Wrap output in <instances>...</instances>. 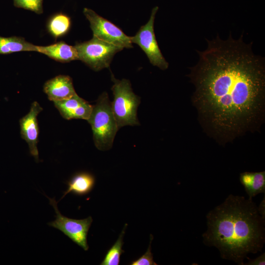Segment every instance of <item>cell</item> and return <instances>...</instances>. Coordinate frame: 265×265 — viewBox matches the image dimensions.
<instances>
[{"instance_id":"1","label":"cell","mask_w":265,"mask_h":265,"mask_svg":"<svg viewBox=\"0 0 265 265\" xmlns=\"http://www.w3.org/2000/svg\"><path fill=\"white\" fill-rule=\"evenodd\" d=\"M243 38L207 40L188 75L202 125L223 143L258 129L265 118V58Z\"/></svg>"},{"instance_id":"2","label":"cell","mask_w":265,"mask_h":265,"mask_svg":"<svg viewBox=\"0 0 265 265\" xmlns=\"http://www.w3.org/2000/svg\"><path fill=\"white\" fill-rule=\"evenodd\" d=\"M203 241L215 247L220 257L243 265L248 254L262 252L265 243V219L252 198L230 194L206 215Z\"/></svg>"},{"instance_id":"3","label":"cell","mask_w":265,"mask_h":265,"mask_svg":"<svg viewBox=\"0 0 265 265\" xmlns=\"http://www.w3.org/2000/svg\"><path fill=\"white\" fill-rule=\"evenodd\" d=\"M87 121L91 127L96 148L102 151L110 149L119 129L106 92L102 93L93 106Z\"/></svg>"},{"instance_id":"4","label":"cell","mask_w":265,"mask_h":265,"mask_svg":"<svg viewBox=\"0 0 265 265\" xmlns=\"http://www.w3.org/2000/svg\"><path fill=\"white\" fill-rule=\"evenodd\" d=\"M111 79L114 83L111 87L114 99L111 106L118 129L127 125H139L137 110L140 98L133 92L129 80H116L112 75Z\"/></svg>"},{"instance_id":"5","label":"cell","mask_w":265,"mask_h":265,"mask_svg":"<svg viewBox=\"0 0 265 265\" xmlns=\"http://www.w3.org/2000/svg\"><path fill=\"white\" fill-rule=\"evenodd\" d=\"M75 47L79 60L96 71L108 68L114 54L124 49L94 36L89 41L77 43Z\"/></svg>"},{"instance_id":"6","label":"cell","mask_w":265,"mask_h":265,"mask_svg":"<svg viewBox=\"0 0 265 265\" xmlns=\"http://www.w3.org/2000/svg\"><path fill=\"white\" fill-rule=\"evenodd\" d=\"M159 7H154L148 22L141 26L136 34L130 37L132 43L137 44L147 55L150 63L165 70L169 64L163 56L157 41L154 32V21Z\"/></svg>"},{"instance_id":"7","label":"cell","mask_w":265,"mask_h":265,"mask_svg":"<svg viewBox=\"0 0 265 265\" xmlns=\"http://www.w3.org/2000/svg\"><path fill=\"white\" fill-rule=\"evenodd\" d=\"M48 199L56 213L55 219L49 223V225L60 230L85 251L88 250L89 246L87 244V237L93 221L92 217L89 216L83 219H74L65 217L59 211L57 202L55 199Z\"/></svg>"},{"instance_id":"8","label":"cell","mask_w":265,"mask_h":265,"mask_svg":"<svg viewBox=\"0 0 265 265\" xmlns=\"http://www.w3.org/2000/svg\"><path fill=\"white\" fill-rule=\"evenodd\" d=\"M83 12L90 23L93 36L123 48L133 47L130 37L116 26L91 9L84 8Z\"/></svg>"},{"instance_id":"9","label":"cell","mask_w":265,"mask_h":265,"mask_svg":"<svg viewBox=\"0 0 265 265\" xmlns=\"http://www.w3.org/2000/svg\"><path fill=\"white\" fill-rule=\"evenodd\" d=\"M42 110L39 104L34 101L31 104L28 113L19 121L21 137L27 143L30 153L36 161L39 160L37 148L39 127L37 116Z\"/></svg>"},{"instance_id":"10","label":"cell","mask_w":265,"mask_h":265,"mask_svg":"<svg viewBox=\"0 0 265 265\" xmlns=\"http://www.w3.org/2000/svg\"><path fill=\"white\" fill-rule=\"evenodd\" d=\"M61 115L67 120L81 119L87 121L93 106L76 93L71 98L53 102Z\"/></svg>"},{"instance_id":"11","label":"cell","mask_w":265,"mask_h":265,"mask_svg":"<svg viewBox=\"0 0 265 265\" xmlns=\"http://www.w3.org/2000/svg\"><path fill=\"white\" fill-rule=\"evenodd\" d=\"M43 89L53 102L69 99L76 94L72 79L66 75H59L47 81Z\"/></svg>"},{"instance_id":"12","label":"cell","mask_w":265,"mask_h":265,"mask_svg":"<svg viewBox=\"0 0 265 265\" xmlns=\"http://www.w3.org/2000/svg\"><path fill=\"white\" fill-rule=\"evenodd\" d=\"M37 52L61 62L79 60L78 53L75 46L69 45L63 41L47 46H37Z\"/></svg>"},{"instance_id":"13","label":"cell","mask_w":265,"mask_h":265,"mask_svg":"<svg viewBox=\"0 0 265 265\" xmlns=\"http://www.w3.org/2000/svg\"><path fill=\"white\" fill-rule=\"evenodd\" d=\"M95 183V179L92 174L86 172L77 173L67 182V189L60 200L70 193L78 195H86L93 189Z\"/></svg>"},{"instance_id":"14","label":"cell","mask_w":265,"mask_h":265,"mask_svg":"<svg viewBox=\"0 0 265 265\" xmlns=\"http://www.w3.org/2000/svg\"><path fill=\"white\" fill-rule=\"evenodd\" d=\"M239 181L249 198L265 192V171L244 172L240 174Z\"/></svg>"},{"instance_id":"15","label":"cell","mask_w":265,"mask_h":265,"mask_svg":"<svg viewBox=\"0 0 265 265\" xmlns=\"http://www.w3.org/2000/svg\"><path fill=\"white\" fill-rule=\"evenodd\" d=\"M22 51L37 52V46L22 37L0 36V54H7Z\"/></svg>"},{"instance_id":"16","label":"cell","mask_w":265,"mask_h":265,"mask_svg":"<svg viewBox=\"0 0 265 265\" xmlns=\"http://www.w3.org/2000/svg\"><path fill=\"white\" fill-rule=\"evenodd\" d=\"M70 24V19L68 16L64 14L58 13L50 19L48 29L53 37L58 38L68 32Z\"/></svg>"},{"instance_id":"17","label":"cell","mask_w":265,"mask_h":265,"mask_svg":"<svg viewBox=\"0 0 265 265\" xmlns=\"http://www.w3.org/2000/svg\"><path fill=\"white\" fill-rule=\"evenodd\" d=\"M127 224H125L119 236L114 244L107 251L104 259L101 262V265H118L120 263V256L124 251L122 249L123 237Z\"/></svg>"},{"instance_id":"18","label":"cell","mask_w":265,"mask_h":265,"mask_svg":"<svg viewBox=\"0 0 265 265\" xmlns=\"http://www.w3.org/2000/svg\"><path fill=\"white\" fill-rule=\"evenodd\" d=\"M43 0H13L14 5L18 8H22L30 10L37 14L43 13Z\"/></svg>"},{"instance_id":"19","label":"cell","mask_w":265,"mask_h":265,"mask_svg":"<svg viewBox=\"0 0 265 265\" xmlns=\"http://www.w3.org/2000/svg\"><path fill=\"white\" fill-rule=\"evenodd\" d=\"M153 239V236L150 235V242L149 247L145 253L141 257L137 260L131 262V265H157L153 260V254L151 252V243Z\"/></svg>"},{"instance_id":"20","label":"cell","mask_w":265,"mask_h":265,"mask_svg":"<svg viewBox=\"0 0 265 265\" xmlns=\"http://www.w3.org/2000/svg\"><path fill=\"white\" fill-rule=\"evenodd\" d=\"M245 265H265V253H263L261 255L254 259H249L248 262Z\"/></svg>"},{"instance_id":"21","label":"cell","mask_w":265,"mask_h":265,"mask_svg":"<svg viewBox=\"0 0 265 265\" xmlns=\"http://www.w3.org/2000/svg\"><path fill=\"white\" fill-rule=\"evenodd\" d=\"M257 209L259 214L262 217L265 219V196L264 195V198L259 204L257 206Z\"/></svg>"}]
</instances>
